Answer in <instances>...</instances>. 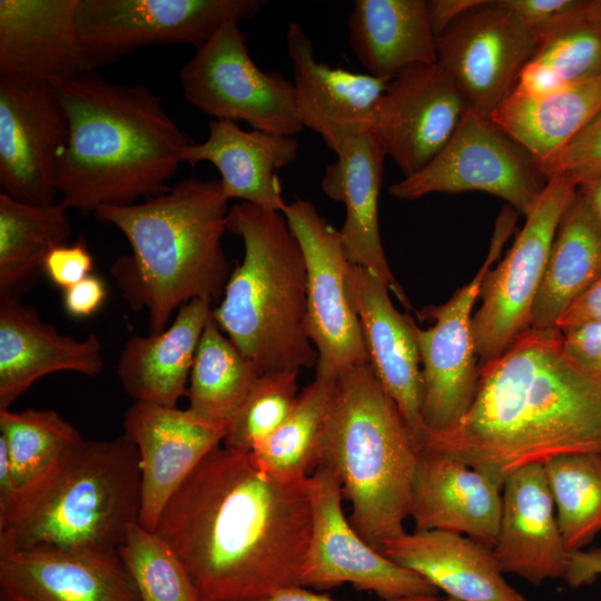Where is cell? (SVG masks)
Returning a JSON list of instances; mask_svg holds the SVG:
<instances>
[{"label": "cell", "instance_id": "6da1fadb", "mask_svg": "<svg viewBox=\"0 0 601 601\" xmlns=\"http://www.w3.org/2000/svg\"><path fill=\"white\" fill-rule=\"evenodd\" d=\"M311 530L307 479L274 477L219 445L170 496L155 532L201 601H254L300 585Z\"/></svg>", "mask_w": 601, "mask_h": 601}, {"label": "cell", "instance_id": "7a4b0ae2", "mask_svg": "<svg viewBox=\"0 0 601 601\" xmlns=\"http://www.w3.org/2000/svg\"><path fill=\"white\" fill-rule=\"evenodd\" d=\"M479 371L467 413L452 427L428 433L421 450L459 460L503 485L528 465L601 453V376L564 354L559 329H528Z\"/></svg>", "mask_w": 601, "mask_h": 601}, {"label": "cell", "instance_id": "3957f363", "mask_svg": "<svg viewBox=\"0 0 601 601\" xmlns=\"http://www.w3.org/2000/svg\"><path fill=\"white\" fill-rule=\"evenodd\" d=\"M68 120L56 173L57 203L83 215L158 196L195 141L144 83L108 81L93 70L50 83Z\"/></svg>", "mask_w": 601, "mask_h": 601}, {"label": "cell", "instance_id": "277c9868", "mask_svg": "<svg viewBox=\"0 0 601 601\" xmlns=\"http://www.w3.org/2000/svg\"><path fill=\"white\" fill-rule=\"evenodd\" d=\"M228 199L219 180L189 178L128 206L96 215L127 239L110 274L132 311H146L150 334L162 332L186 303L223 296L231 273L223 248Z\"/></svg>", "mask_w": 601, "mask_h": 601}, {"label": "cell", "instance_id": "5b68a950", "mask_svg": "<svg viewBox=\"0 0 601 601\" xmlns=\"http://www.w3.org/2000/svg\"><path fill=\"white\" fill-rule=\"evenodd\" d=\"M140 501L134 442L81 437L0 510V551L118 552Z\"/></svg>", "mask_w": 601, "mask_h": 601}, {"label": "cell", "instance_id": "8992f818", "mask_svg": "<svg viewBox=\"0 0 601 601\" xmlns=\"http://www.w3.org/2000/svg\"><path fill=\"white\" fill-rule=\"evenodd\" d=\"M416 446L370 364L343 373L326 415L319 466L338 477L347 518L374 549L402 535L411 516Z\"/></svg>", "mask_w": 601, "mask_h": 601}, {"label": "cell", "instance_id": "52a82bcc", "mask_svg": "<svg viewBox=\"0 0 601 601\" xmlns=\"http://www.w3.org/2000/svg\"><path fill=\"white\" fill-rule=\"evenodd\" d=\"M227 230L242 238L244 257L214 319L260 374L315 366L306 331L305 262L284 214L239 201L229 207Z\"/></svg>", "mask_w": 601, "mask_h": 601}, {"label": "cell", "instance_id": "ba28073f", "mask_svg": "<svg viewBox=\"0 0 601 601\" xmlns=\"http://www.w3.org/2000/svg\"><path fill=\"white\" fill-rule=\"evenodd\" d=\"M239 22L220 27L180 68L184 98L215 119L293 137L303 130L294 83L252 59Z\"/></svg>", "mask_w": 601, "mask_h": 601}, {"label": "cell", "instance_id": "9c48e42d", "mask_svg": "<svg viewBox=\"0 0 601 601\" xmlns=\"http://www.w3.org/2000/svg\"><path fill=\"white\" fill-rule=\"evenodd\" d=\"M546 181L525 148L469 108L440 152L416 174L394 183L388 193L415 200L433 193L481 191L528 217Z\"/></svg>", "mask_w": 601, "mask_h": 601}, {"label": "cell", "instance_id": "30bf717a", "mask_svg": "<svg viewBox=\"0 0 601 601\" xmlns=\"http://www.w3.org/2000/svg\"><path fill=\"white\" fill-rule=\"evenodd\" d=\"M577 191L568 177H550L512 247L485 275L479 295L481 306L472 317L479 366L497 358L530 329L553 240Z\"/></svg>", "mask_w": 601, "mask_h": 601}, {"label": "cell", "instance_id": "8fae6325", "mask_svg": "<svg viewBox=\"0 0 601 601\" xmlns=\"http://www.w3.org/2000/svg\"><path fill=\"white\" fill-rule=\"evenodd\" d=\"M516 211L499 215L485 260L475 276L442 305L425 309L434 324L420 328L413 323L423 377L422 417L428 433L443 432L469 411L480 377L472 331V309L487 272L513 234ZM427 433V434H428Z\"/></svg>", "mask_w": 601, "mask_h": 601}, {"label": "cell", "instance_id": "7c38bea8", "mask_svg": "<svg viewBox=\"0 0 601 601\" xmlns=\"http://www.w3.org/2000/svg\"><path fill=\"white\" fill-rule=\"evenodd\" d=\"M284 216L303 253L306 268V331L317 353L316 375L338 378L370 364L347 272L352 264L336 230L306 199L287 205Z\"/></svg>", "mask_w": 601, "mask_h": 601}, {"label": "cell", "instance_id": "4fadbf2b", "mask_svg": "<svg viewBox=\"0 0 601 601\" xmlns=\"http://www.w3.org/2000/svg\"><path fill=\"white\" fill-rule=\"evenodd\" d=\"M264 0H79L77 26L93 66L151 45H204L227 22L255 17Z\"/></svg>", "mask_w": 601, "mask_h": 601}, {"label": "cell", "instance_id": "5bb4252c", "mask_svg": "<svg viewBox=\"0 0 601 601\" xmlns=\"http://www.w3.org/2000/svg\"><path fill=\"white\" fill-rule=\"evenodd\" d=\"M312 530L300 585L329 589L344 583L375 593L382 601L427 599L439 590L371 546L343 513L338 477L318 466L307 477Z\"/></svg>", "mask_w": 601, "mask_h": 601}, {"label": "cell", "instance_id": "9a60e30c", "mask_svg": "<svg viewBox=\"0 0 601 601\" xmlns=\"http://www.w3.org/2000/svg\"><path fill=\"white\" fill-rule=\"evenodd\" d=\"M536 51L526 26L500 0H485L436 38L439 66L469 108L487 119L513 91Z\"/></svg>", "mask_w": 601, "mask_h": 601}, {"label": "cell", "instance_id": "2e32d148", "mask_svg": "<svg viewBox=\"0 0 601 601\" xmlns=\"http://www.w3.org/2000/svg\"><path fill=\"white\" fill-rule=\"evenodd\" d=\"M68 120L53 87L0 78V188L32 205L57 203Z\"/></svg>", "mask_w": 601, "mask_h": 601}, {"label": "cell", "instance_id": "e0dca14e", "mask_svg": "<svg viewBox=\"0 0 601 601\" xmlns=\"http://www.w3.org/2000/svg\"><path fill=\"white\" fill-rule=\"evenodd\" d=\"M467 109L439 63L415 66L390 81L371 131L403 176L410 177L440 152Z\"/></svg>", "mask_w": 601, "mask_h": 601}, {"label": "cell", "instance_id": "ac0fdd59", "mask_svg": "<svg viewBox=\"0 0 601 601\" xmlns=\"http://www.w3.org/2000/svg\"><path fill=\"white\" fill-rule=\"evenodd\" d=\"M141 467L139 524L155 531L170 496L205 456L221 445L228 426L177 406L135 402L122 420Z\"/></svg>", "mask_w": 601, "mask_h": 601}, {"label": "cell", "instance_id": "d6986e66", "mask_svg": "<svg viewBox=\"0 0 601 601\" xmlns=\"http://www.w3.org/2000/svg\"><path fill=\"white\" fill-rule=\"evenodd\" d=\"M347 287L370 365L421 450L428 432L422 417L423 377L414 321L394 307L388 286L367 268L351 264Z\"/></svg>", "mask_w": 601, "mask_h": 601}, {"label": "cell", "instance_id": "ffe728a7", "mask_svg": "<svg viewBox=\"0 0 601 601\" xmlns=\"http://www.w3.org/2000/svg\"><path fill=\"white\" fill-rule=\"evenodd\" d=\"M286 43L303 127L318 134L334 152L348 140L371 131L377 105L393 78L352 72L317 61L312 40L297 22L288 24Z\"/></svg>", "mask_w": 601, "mask_h": 601}, {"label": "cell", "instance_id": "44dd1931", "mask_svg": "<svg viewBox=\"0 0 601 601\" xmlns=\"http://www.w3.org/2000/svg\"><path fill=\"white\" fill-rule=\"evenodd\" d=\"M79 0H0V78L67 79L93 70L77 26Z\"/></svg>", "mask_w": 601, "mask_h": 601}, {"label": "cell", "instance_id": "7402d4cb", "mask_svg": "<svg viewBox=\"0 0 601 601\" xmlns=\"http://www.w3.org/2000/svg\"><path fill=\"white\" fill-rule=\"evenodd\" d=\"M493 553L504 574L533 585L563 579L570 552L543 464L524 466L506 477Z\"/></svg>", "mask_w": 601, "mask_h": 601}, {"label": "cell", "instance_id": "603a6c76", "mask_svg": "<svg viewBox=\"0 0 601 601\" xmlns=\"http://www.w3.org/2000/svg\"><path fill=\"white\" fill-rule=\"evenodd\" d=\"M1 601H140L118 552L0 551Z\"/></svg>", "mask_w": 601, "mask_h": 601}, {"label": "cell", "instance_id": "cb8c5ba5", "mask_svg": "<svg viewBox=\"0 0 601 601\" xmlns=\"http://www.w3.org/2000/svg\"><path fill=\"white\" fill-rule=\"evenodd\" d=\"M105 365L95 333L61 334L21 300L0 298V410L10 408L38 380L56 372L98 376Z\"/></svg>", "mask_w": 601, "mask_h": 601}, {"label": "cell", "instance_id": "d4e9b609", "mask_svg": "<svg viewBox=\"0 0 601 601\" xmlns=\"http://www.w3.org/2000/svg\"><path fill=\"white\" fill-rule=\"evenodd\" d=\"M502 490L503 484L473 466L421 450L412 491L415 530L454 532L493 549Z\"/></svg>", "mask_w": 601, "mask_h": 601}, {"label": "cell", "instance_id": "484cf974", "mask_svg": "<svg viewBox=\"0 0 601 601\" xmlns=\"http://www.w3.org/2000/svg\"><path fill=\"white\" fill-rule=\"evenodd\" d=\"M322 178L326 196L344 205L346 215L339 229L343 248L348 260L378 276L411 309V303L394 277L386 259L378 225V197L386 157L372 131L345 142L336 152Z\"/></svg>", "mask_w": 601, "mask_h": 601}, {"label": "cell", "instance_id": "4316f807", "mask_svg": "<svg viewBox=\"0 0 601 601\" xmlns=\"http://www.w3.org/2000/svg\"><path fill=\"white\" fill-rule=\"evenodd\" d=\"M208 129L203 142H194L185 150L184 162L191 167L201 161L213 164L220 174L228 201L238 199L284 214L288 204L277 171L297 157V140L256 129L243 130L231 120H211Z\"/></svg>", "mask_w": 601, "mask_h": 601}, {"label": "cell", "instance_id": "83f0119b", "mask_svg": "<svg viewBox=\"0 0 601 601\" xmlns=\"http://www.w3.org/2000/svg\"><path fill=\"white\" fill-rule=\"evenodd\" d=\"M381 552L446 597L463 601H528L504 578L493 549L466 535L415 530L385 542Z\"/></svg>", "mask_w": 601, "mask_h": 601}, {"label": "cell", "instance_id": "f1b7e54d", "mask_svg": "<svg viewBox=\"0 0 601 601\" xmlns=\"http://www.w3.org/2000/svg\"><path fill=\"white\" fill-rule=\"evenodd\" d=\"M211 312V300L193 299L162 332L131 336L116 367L122 390L136 402L177 406L187 395L196 351Z\"/></svg>", "mask_w": 601, "mask_h": 601}, {"label": "cell", "instance_id": "f546056e", "mask_svg": "<svg viewBox=\"0 0 601 601\" xmlns=\"http://www.w3.org/2000/svg\"><path fill=\"white\" fill-rule=\"evenodd\" d=\"M347 27L348 42L370 75L392 79L437 63L425 0H355Z\"/></svg>", "mask_w": 601, "mask_h": 601}, {"label": "cell", "instance_id": "4dcf8cb0", "mask_svg": "<svg viewBox=\"0 0 601 601\" xmlns=\"http://www.w3.org/2000/svg\"><path fill=\"white\" fill-rule=\"evenodd\" d=\"M601 276V230L577 191L553 240L530 328L558 329L566 308Z\"/></svg>", "mask_w": 601, "mask_h": 601}, {"label": "cell", "instance_id": "1f68e13d", "mask_svg": "<svg viewBox=\"0 0 601 601\" xmlns=\"http://www.w3.org/2000/svg\"><path fill=\"white\" fill-rule=\"evenodd\" d=\"M601 109V76L543 97L515 88L490 120L540 162L565 146Z\"/></svg>", "mask_w": 601, "mask_h": 601}, {"label": "cell", "instance_id": "d6a6232c", "mask_svg": "<svg viewBox=\"0 0 601 601\" xmlns=\"http://www.w3.org/2000/svg\"><path fill=\"white\" fill-rule=\"evenodd\" d=\"M67 211L58 203L32 205L0 193V298L21 300L45 274L50 252L68 244Z\"/></svg>", "mask_w": 601, "mask_h": 601}, {"label": "cell", "instance_id": "836d02e7", "mask_svg": "<svg viewBox=\"0 0 601 601\" xmlns=\"http://www.w3.org/2000/svg\"><path fill=\"white\" fill-rule=\"evenodd\" d=\"M260 373L209 316L190 371L188 408L228 426Z\"/></svg>", "mask_w": 601, "mask_h": 601}, {"label": "cell", "instance_id": "e575fe53", "mask_svg": "<svg viewBox=\"0 0 601 601\" xmlns=\"http://www.w3.org/2000/svg\"><path fill=\"white\" fill-rule=\"evenodd\" d=\"M337 378L315 376L286 420L249 452L265 473L286 481L311 476L319 466L326 415Z\"/></svg>", "mask_w": 601, "mask_h": 601}, {"label": "cell", "instance_id": "d590c367", "mask_svg": "<svg viewBox=\"0 0 601 601\" xmlns=\"http://www.w3.org/2000/svg\"><path fill=\"white\" fill-rule=\"evenodd\" d=\"M560 531L569 552L601 532V453H577L544 464Z\"/></svg>", "mask_w": 601, "mask_h": 601}, {"label": "cell", "instance_id": "8d00e7d4", "mask_svg": "<svg viewBox=\"0 0 601 601\" xmlns=\"http://www.w3.org/2000/svg\"><path fill=\"white\" fill-rule=\"evenodd\" d=\"M0 437L20 491L43 475L82 436L53 410L6 408L0 410Z\"/></svg>", "mask_w": 601, "mask_h": 601}, {"label": "cell", "instance_id": "74e56055", "mask_svg": "<svg viewBox=\"0 0 601 601\" xmlns=\"http://www.w3.org/2000/svg\"><path fill=\"white\" fill-rule=\"evenodd\" d=\"M601 76V30L585 22L543 46L522 69L515 89L543 97Z\"/></svg>", "mask_w": 601, "mask_h": 601}, {"label": "cell", "instance_id": "f35d334b", "mask_svg": "<svg viewBox=\"0 0 601 601\" xmlns=\"http://www.w3.org/2000/svg\"><path fill=\"white\" fill-rule=\"evenodd\" d=\"M118 554L140 601H201L185 565L157 532L134 524Z\"/></svg>", "mask_w": 601, "mask_h": 601}, {"label": "cell", "instance_id": "ab89813d", "mask_svg": "<svg viewBox=\"0 0 601 601\" xmlns=\"http://www.w3.org/2000/svg\"><path fill=\"white\" fill-rule=\"evenodd\" d=\"M298 373H262L229 422L223 445L249 453L269 436L295 406Z\"/></svg>", "mask_w": 601, "mask_h": 601}, {"label": "cell", "instance_id": "60d3db41", "mask_svg": "<svg viewBox=\"0 0 601 601\" xmlns=\"http://www.w3.org/2000/svg\"><path fill=\"white\" fill-rule=\"evenodd\" d=\"M541 174L549 179L563 175L577 187L601 176V109L560 150L538 162Z\"/></svg>", "mask_w": 601, "mask_h": 601}, {"label": "cell", "instance_id": "b9f144b4", "mask_svg": "<svg viewBox=\"0 0 601 601\" xmlns=\"http://www.w3.org/2000/svg\"><path fill=\"white\" fill-rule=\"evenodd\" d=\"M526 26L538 49L561 32L590 23V0H500Z\"/></svg>", "mask_w": 601, "mask_h": 601}, {"label": "cell", "instance_id": "7bdbcfd3", "mask_svg": "<svg viewBox=\"0 0 601 601\" xmlns=\"http://www.w3.org/2000/svg\"><path fill=\"white\" fill-rule=\"evenodd\" d=\"M93 257L83 237L73 244L56 247L45 263V274L56 286L63 289L91 275Z\"/></svg>", "mask_w": 601, "mask_h": 601}, {"label": "cell", "instance_id": "ee69618b", "mask_svg": "<svg viewBox=\"0 0 601 601\" xmlns=\"http://www.w3.org/2000/svg\"><path fill=\"white\" fill-rule=\"evenodd\" d=\"M562 334L564 354L582 370L601 376V322H589Z\"/></svg>", "mask_w": 601, "mask_h": 601}, {"label": "cell", "instance_id": "f6af8a7d", "mask_svg": "<svg viewBox=\"0 0 601 601\" xmlns=\"http://www.w3.org/2000/svg\"><path fill=\"white\" fill-rule=\"evenodd\" d=\"M107 289L104 280L89 275L75 285L63 289V307L75 318L92 316L104 304Z\"/></svg>", "mask_w": 601, "mask_h": 601}, {"label": "cell", "instance_id": "bcb514c9", "mask_svg": "<svg viewBox=\"0 0 601 601\" xmlns=\"http://www.w3.org/2000/svg\"><path fill=\"white\" fill-rule=\"evenodd\" d=\"M589 322H601V276L566 308L556 327L564 332Z\"/></svg>", "mask_w": 601, "mask_h": 601}, {"label": "cell", "instance_id": "7dc6e473", "mask_svg": "<svg viewBox=\"0 0 601 601\" xmlns=\"http://www.w3.org/2000/svg\"><path fill=\"white\" fill-rule=\"evenodd\" d=\"M601 577V548L570 552L563 580L572 589L589 585Z\"/></svg>", "mask_w": 601, "mask_h": 601}, {"label": "cell", "instance_id": "c3c4849f", "mask_svg": "<svg viewBox=\"0 0 601 601\" xmlns=\"http://www.w3.org/2000/svg\"><path fill=\"white\" fill-rule=\"evenodd\" d=\"M485 0H430L427 12L434 36L444 33L455 21Z\"/></svg>", "mask_w": 601, "mask_h": 601}, {"label": "cell", "instance_id": "681fc988", "mask_svg": "<svg viewBox=\"0 0 601 601\" xmlns=\"http://www.w3.org/2000/svg\"><path fill=\"white\" fill-rule=\"evenodd\" d=\"M18 492L9 452L0 437V510L4 509Z\"/></svg>", "mask_w": 601, "mask_h": 601}, {"label": "cell", "instance_id": "f907efd6", "mask_svg": "<svg viewBox=\"0 0 601 601\" xmlns=\"http://www.w3.org/2000/svg\"><path fill=\"white\" fill-rule=\"evenodd\" d=\"M418 600V599H416ZM254 601H337L326 594L312 592L300 585H292L278 589ZM414 601V600H404Z\"/></svg>", "mask_w": 601, "mask_h": 601}, {"label": "cell", "instance_id": "816d5d0a", "mask_svg": "<svg viewBox=\"0 0 601 601\" xmlns=\"http://www.w3.org/2000/svg\"><path fill=\"white\" fill-rule=\"evenodd\" d=\"M578 189L601 230V176Z\"/></svg>", "mask_w": 601, "mask_h": 601}, {"label": "cell", "instance_id": "f5cc1de1", "mask_svg": "<svg viewBox=\"0 0 601 601\" xmlns=\"http://www.w3.org/2000/svg\"><path fill=\"white\" fill-rule=\"evenodd\" d=\"M591 21L594 27L601 30V0L591 1Z\"/></svg>", "mask_w": 601, "mask_h": 601}, {"label": "cell", "instance_id": "db71d44e", "mask_svg": "<svg viewBox=\"0 0 601 601\" xmlns=\"http://www.w3.org/2000/svg\"><path fill=\"white\" fill-rule=\"evenodd\" d=\"M414 601H463V600H459V599L451 598V597H445V598L434 597V598H427V599H418V600H414Z\"/></svg>", "mask_w": 601, "mask_h": 601}]
</instances>
